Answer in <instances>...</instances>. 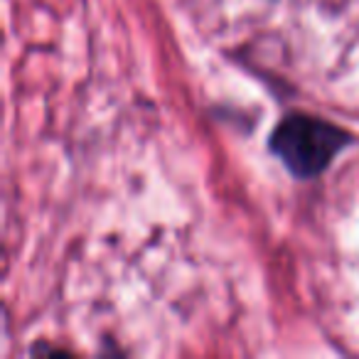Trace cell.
<instances>
[{"label": "cell", "mask_w": 359, "mask_h": 359, "mask_svg": "<svg viewBox=\"0 0 359 359\" xmlns=\"http://www.w3.org/2000/svg\"><path fill=\"white\" fill-rule=\"evenodd\" d=\"M349 135L342 128L313 116H288L271 135V150L295 177H318L342 148Z\"/></svg>", "instance_id": "cell-1"}]
</instances>
